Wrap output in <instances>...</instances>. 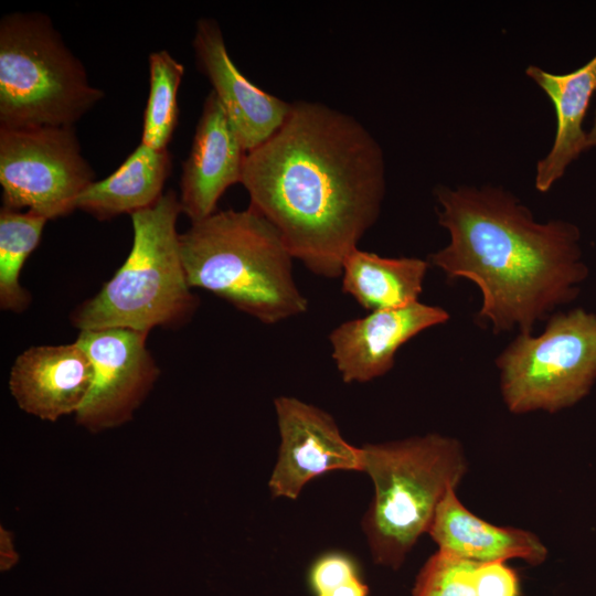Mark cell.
<instances>
[{"instance_id":"1","label":"cell","mask_w":596,"mask_h":596,"mask_svg":"<svg viewBox=\"0 0 596 596\" xmlns=\"http://www.w3.org/2000/svg\"><path fill=\"white\" fill-rule=\"evenodd\" d=\"M241 183L291 256L334 279L380 216L384 153L353 116L298 100L279 129L246 152Z\"/></svg>"},{"instance_id":"2","label":"cell","mask_w":596,"mask_h":596,"mask_svg":"<svg viewBox=\"0 0 596 596\" xmlns=\"http://www.w3.org/2000/svg\"><path fill=\"white\" fill-rule=\"evenodd\" d=\"M434 194L449 242L428 263L448 279L478 286V318L494 333H531L538 321L577 298L588 267L575 224L538 222L502 187L438 185Z\"/></svg>"},{"instance_id":"3","label":"cell","mask_w":596,"mask_h":596,"mask_svg":"<svg viewBox=\"0 0 596 596\" xmlns=\"http://www.w3.org/2000/svg\"><path fill=\"white\" fill-rule=\"evenodd\" d=\"M191 288L207 290L263 323L304 315L308 300L292 274L295 259L276 228L248 207L216 211L180 234Z\"/></svg>"},{"instance_id":"4","label":"cell","mask_w":596,"mask_h":596,"mask_svg":"<svg viewBox=\"0 0 596 596\" xmlns=\"http://www.w3.org/2000/svg\"><path fill=\"white\" fill-rule=\"evenodd\" d=\"M362 471L374 487L362 519L369 550L376 565L398 570L436 510L468 471L461 443L437 433L361 447Z\"/></svg>"},{"instance_id":"5","label":"cell","mask_w":596,"mask_h":596,"mask_svg":"<svg viewBox=\"0 0 596 596\" xmlns=\"http://www.w3.org/2000/svg\"><path fill=\"white\" fill-rule=\"evenodd\" d=\"M179 196L169 190L150 207L131 214V249L114 276L76 307L71 320L82 330L121 328L149 333L190 320L199 300L180 251Z\"/></svg>"},{"instance_id":"6","label":"cell","mask_w":596,"mask_h":596,"mask_svg":"<svg viewBox=\"0 0 596 596\" xmlns=\"http://www.w3.org/2000/svg\"><path fill=\"white\" fill-rule=\"evenodd\" d=\"M103 96L47 15L2 17L0 128L74 126Z\"/></svg>"},{"instance_id":"7","label":"cell","mask_w":596,"mask_h":596,"mask_svg":"<svg viewBox=\"0 0 596 596\" xmlns=\"http://www.w3.org/2000/svg\"><path fill=\"white\" fill-rule=\"evenodd\" d=\"M496 364L511 413H557L576 405L596 383V313L583 308L553 313L541 334L520 332Z\"/></svg>"},{"instance_id":"8","label":"cell","mask_w":596,"mask_h":596,"mask_svg":"<svg viewBox=\"0 0 596 596\" xmlns=\"http://www.w3.org/2000/svg\"><path fill=\"white\" fill-rule=\"evenodd\" d=\"M74 126L0 128V184L3 206L49 220L76 210L79 194L94 182Z\"/></svg>"},{"instance_id":"9","label":"cell","mask_w":596,"mask_h":596,"mask_svg":"<svg viewBox=\"0 0 596 596\" xmlns=\"http://www.w3.org/2000/svg\"><path fill=\"white\" fill-rule=\"evenodd\" d=\"M147 337L146 332L121 328L79 331L75 341L91 361L93 381L75 414L77 425L96 434L132 419L160 374Z\"/></svg>"},{"instance_id":"10","label":"cell","mask_w":596,"mask_h":596,"mask_svg":"<svg viewBox=\"0 0 596 596\" xmlns=\"http://www.w3.org/2000/svg\"><path fill=\"white\" fill-rule=\"evenodd\" d=\"M274 406L280 443L268 481L273 497L296 500L310 480L328 471H362L361 447L342 437L330 414L292 396H278Z\"/></svg>"},{"instance_id":"11","label":"cell","mask_w":596,"mask_h":596,"mask_svg":"<svg viewBox=\"0 0 596 596\" xmlns=\"http://www.w3.org/2000/svg\"><path fill=\"white\" fill-rule=\"evenodd\" d=\"M441 307L416 301L406 307L371 311L340 323L329 334L331 355L344 383H364L386 374L398 349L424 330L445 323Z\"/></svg>"},{"instance_id":"12","label":"cell","mask_w":596,"mask_h":596,"mask_svg":"<svg viewBox=\"0 0 596 596\" xmlns=\"http://www.w3.org/2000/svg\"><path fill=\"white\" fill-rule=\"evenodd\" d=\"M193 49L198 67L211 83L246 152L269 139L284 124L291 103L258 88L238 71L215 20L196 22Z\"/></svg>"},{"instance_id":"13","label":"cell","mask_w":596,"mask_h":596,"mask_svg":"<svg viewBox=\"0 0 596 596\" xmlns=\"http://www.w3.org/2000/svg\"><path fill=\"white\" fill-rule=\"evenodd\" d=\"M245 156L236 130L211 91L182 164L179 201L191 223L215 213L223 193L241 182Z\"/></svg>"},{"instance_id":"14","label":"cell","mask_w":596,"mask_h":596,"mask_svg":"<svg viewBox=\"0 0 596 596\" xmlns=\"http://www.w3.org/2000/svg\"><path fill=\"white\" fill-rule=\"evenodd\" d=\"M92 381L91 361L75 341L24 350L12 364L9 390L23 412L54 423L78 412Z\"/></svg>"},{"instance_id":"15","label":"cell","mask_w":596,"mask_h":596,"mask_svg":"<svg viewBox=\"0 0 596 596\" xmlns=\"http://www.w3.org/2000/svg\"><path fill=\"white\" fill-rule=\"evenodd\" d=\"M456 490L446 493L427 533L438 551L475 563L521 560L538 566L545 562L549 551L536 534L479 518L461 503Z\"/></svg>"},{"instance_id":"16","label":"cell","mask_w":596,"mask_h":596,"mask_svg":"<svg viewBox=\"0 0 596 596\" xmlns=\"http://www.w3.org/2000/svg\"><path fill=\"white\" fill-rule=\"evenodd\" d=\"M525 75L546 94L556 116L552 147L535 168V189L545 193L565 174L571 163L587 150V131L583 123L596 92V54L570 73L554 74L540 66L529 65Z\"/></svg>"},{"instance_id":"17","label":"cell","mask_w":596,"mask_h":596,"mask_svg":"<svg viewBox=\"0 0 596 596\" xmlns=\"http://www.w3.org/2000/svg\"><path fill=\"white\" fill-rule=\"evenodd\" d=\"M171 169L167 149L157 150L141 142L116 171L83 190L76 210L104 221L148 209L163 195Z\"/></svg>"},{"instance_id":"18","label":"cell","mask_w":596,"mask_h":596,"mask_svg":"<svg viewBox=\"0 0 596 596\" xmlns=\"http://www.w3.org/2000/svg\"><path fill=\"white\" fill-rule=\"evenodd\" d=\"M429 267L417 257H383L351 252L342 267V290L371 311L397 309L418 300Z\"/></svg>"},{"instance_id":"19","label":"cell","mask_w":596,"mask_h":596,"mask_svg":"<svg viewBox=\"0 0 596 596\" xmlns=\"http://www.w3.org/2000/svg\"><path fill=\"white\" fill-rule=\"evenodd\" d=\"M47 220L30 211L0 210V306L21 312L31 302L20 284L25 260L40 244Z\"/></svg>"},{"instance_id":"20","label":"cell","mask_w":596,"mask_h":596,"mask_svg":"<svg viewBox=\"0 0 596 596\" xmlns=\"http://www.w3.org/2000/svg\"><path fill=\"white\" fill-rule=\"evenodd\" d=\"M184 66L161 50L149 55L150 89L143 114L141 142L166 150L178 123L177 95Z\"/></svg>"},{"instance_id":"21","label":"cell","mask_w":596,"mask_h":596,"mask_svg":"<svg viewBox=\"0 0 596 596\" xmlns=\"http://www.w3.org/2000/svg\"><path fill=\"white\" fill-rule=\"evenodd\" d=\"M476 564L437 551L419 570L412 596H475L472 573Z\"/></svg>"},{"instance_id":"22","label":"cell","mask_w":596,"mask_h":596,"mask_svg":"<svg viewBox=\"0 0 596 596\" xmlns=\"http://www.w3.org/2000/svg\"><path fill=\"white\" fill-rule=\"evenodd\" d=\"M360 576L354 560L344 553H328L318 557L308 574L309 587L315 596L330 592Z\"/></svg>"},{"instance_id":"23","label":"cell","mask_w":596,"mask_h":596,"mask_svg":"<svg viewBox=\"0 0 596 596\" xmlns=\"http://www.w3.org/2000/svg\"><path fill=\"white\" fill-rule=\"evenodd\" d=\"M472 586L475 596H521L519 576L505 562L477 563Z\"/></svg>"},{"instance_id":"24","label":"cell","mask_w":596,"mask_h":596,"mask_svg":"<svg viewBox=\"0 0 596 596\" xmlns=\"http://www.w3.org/2000/svg\"><path fill=\"white\" fill-rule=\"evenodd\" d=\"M19 553L14 545V535L11 531L0 526V571L8 572L19 562Z\"/></svg>"},{"instance_id":"25","label":"cell","mask_w":596,"mask_h":596,"mask_svg":"<svg viewBox=\"0 0 596 596\" xmlns=\"http://www.w3.org/2000/svg\"><path fill=\"white\" fill-rule=\"evenodd\" d=\"M369 586L356 576L337 588L318 596H369Z\"/></svg>"},{"instance_id":"26","label":"cell","mask_w":596,"mask_h":596,"mask_svg":"<svg viewBox=\"0 0 596 596\" xmlns=\"http://www.w3.org/2000/svg\"><path fill=\"white\" fill-rule=\"evenodd\" d=\"M596 148V110L592 128L587 131L586 149Z\"/></svg>"}]
</instances>
